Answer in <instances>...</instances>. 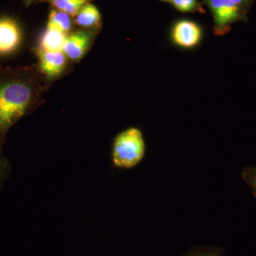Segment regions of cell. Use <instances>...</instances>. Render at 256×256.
I'll return each instance as SVG.
<instances>
[{
  "mask_svg": "<svg viewBox=\"0 0 256 256\" xmlns=\"http://www.w3.org/2000/svg\"><path fill=\"white\" fill-rule=\"evenodd\" d=\"M46 80L38 64L0 66V156L11 128L45 102Z\"/></svg>",
  "mask_w": 256,
  "mask_h": 256,
  "instance_id": "cell-1",
  "label": "cell"
},
{
  "mask_svg": "<svg viewBox=\"0 0 256 256\" xmlns=\"http://www.w3.org/2000/svg\"><path fill=\"white\" fill-rule=\"evenodd\" d=\"M146 154V143L142 131L138 128H128L114 138L111 162L118 169H132L140 164Z\"/></svg>",
  "mask_w": 256,
  "mask_h": 256,
  "instance_id": "cell-2",
  "label": "cell"
},
{
  "mask_svg": "<svg viewBox=\"0 0 256 256\" xmlns=\"http://www.w3.org/2000/svg\"><path fill=\"white\" fill-rule=\"evenodd\" d=\"M205 2L213 14L216 34H225L234 23L246 20L245 12L230 0H205Z\"/></svg>",
  "mask_w": 256,
  "mask_h": 256,
  "instance_id": "cell-3",
  "label": "cell"
},
{
  "mask_svg": "<svg viewBox=\"0 0 256 256\" xmlns=\"http://www.w3.org/2000/svg\"><path fill=\"white\" fill-rule=\"evenodd\" d=\"M22 41V32L18 22L11 18H0V56L11 54Z\"/></svg>",
  "mask_w": 256,
  "mask_h": 256,
  "instance_id": "cell-4",
  "label": "cell"
},
{
  "mask_svg": "<svg viewBox=\"0 0 256 256\" xmlns=\"http://www.w3.org/2000/svg\"><path fill=\"white\" fill-rule=\"evenodd\" d=\"M202 30L200 25L190 20H181L175 24L172 31V38L178 46L191 48L201 41Z\"/></svg>",
  "mask_w": 256,
  "mask_h": 256,
  "instance_id": "cell-5",
  "label": "cell"
},
{
  "mask_svg": "<svg viewBox=\"0 0 256 256\" xmlns=\"http://www.w3.org/2000/svg\"><path fill=\"white\" fill-rule=\"evenodd\" d=\"M36 53L40 60L38 64L40 70L48 80L56 78L63 72L66 65V56L63 52H48L38 48Z\"/></svg>",
  "mask_w": 256,
  "mask_h": 256,
  "instance_id": "cell-6",
  "label": "cell"
},
{
  "mask_svg": "<svg viewBox=\"0 0 256 256\" xmlns=\"http://www.w3.org/2000/svg\"><path fill=\"white\" fill-rule=\"evenodd\" d=\"M89 32L78 31L67 35L63 48V53L70 60H78L85 55L92 41Z\"/></svg>",
  "mask_w": 256,
  "mask_h": 256,
  "instance_id": "cell-7",
  "label": "cell"
},
{
  "mask_svg": "<svg viewBox=\"0 0 256 256\" xmlns=\"http://www.w3.org/2000/svg\"><path fill=\"white\" fill-rule=\"evenodd\" d=\"M67 35L63 32L47 28L40 42V50L48 52H63L64 43Z\"/></svg>",
  "mask_w": 256,
  "mask_h": 256,
  "instance_id": "cell-8",
  "label": "cell"
},
{
  "mask_svg": "<svg viewBox=\"0 0 256 256\" xmlns=\"http://www.w3.org/2000/svg\"><path fill=\"white\" fill-rule=\"evenodd\" d=\"M101 14L94 4L88 2L80 9L76 16V23L84 28H92L100 23Z\"/></svg>",
  "mask_w": 256,
  "mask_h": 256,
  "instance_id": "cell-9",
  "label": "cell"
},
{
  "mask_svg": "<svg viewBox=\"0 0 256 256\" xmlns=\"http://www.w3.org/2000/svg\"><path fill=\"white\" fill-rule=\"evenodd\" d=\"M46 28H54L68 34L72 28L70 15L60 10H52L48 16Z\"/></svg>",
  "mask_w": 256,
  "mask_h": 256,
  "instance_id": "cell-10",
  "label": "cell"
},
{
  "mask_svg": "<svg viewBox=\"0 0 256 256\" xmlns=\"http://www.w3.org/2000/svg\"><path fill=\"white\" fill-rule=\"evenodd\" d=\"M50 2L57 10L64 12L70 16H76L80 9L89 0H43Z\"/></svg>",
  "mask_w": 256,
  "mask_h": 256,
  "instance_id": "cell-11",
  "label": "cell"
},
{
  "mask_svg": "<svg viewBox=\"0 0 256 256\" xmlns=\"http://www.w3.org/2000/svg\"><path fill=\"white\" fill-rule=\"evenodd\" d=\"M225 252L216 246H194L181 256H224Z\"/></svg>",
  "mask_w": 256,
  "mask_h": 256,
  "instance_id": "cell-12",
  "label": "cell"
},
{
  "mask_svg": "<svg viewBox=\"0 0 256 256\" xmlns=\"http://www.w3.org/2000/svg\"><path fill=\"white\" fill-rule=\"evenodd\" d=\"M242 180L252 188V194L256 198V166H246L242 172Z\"/></svg>",
  "mask_w": 256,
  "mask_h": 256,
  "instance_id": "cell-13",
  "label": "cell"
},
{
  "mask_svg": "<svg viewBox=\"0 0 256 256\" xmlns=\"http://www.w3.org/2000/svg\"><path fill=\"white\" fill-rule=\"evenodd\" d=\"M172 3L176 10L182 12H194L198 8L196 0H172Z\"/></svg>",
  "mask_w": 256,
  "mask_h": 256,
  "instance_id": "cell-14",
  "label": "cell"
},
{
  "mask_svg": "<svg viewBox=\"0 0 256 256\" xmlns=\"http://www.w3.org/2000/svg\"><path fill=\"white\" fill-rule=\"evenodd\" d=\"M11 168L12 165L10 160L3 156H0V190L9 178Z\"/></svg>",
  "mask_w": 256,
  "mask_h": 256,
  "instance_id": "cell-15",
  "label": "cell"
},
{
  "mask_svg": "<svg viewBox=\"0 0 256 256\" xmlns=\"http://www.w3.org/2000/svg\"><path fill=\"white\" fill-rule=\"evenodd\" d=\"M245 12L246 10L252 3V0H230Z\"/></svg>",
  "mask_w": 256,
  "mask_h": 256,
  "instance_id": "cell-16",
  "label": "cell"
},
{
  "mask_svg": "<svg viewBox=\"0 0 256 256\" xmlns=\"http://www.w3.org/2000/svg\"><path fill=\"white\" fill-rule=\"evenodd\" d=\"M24 4L26 5V6H28L30 4H31L32 0H22Z\"/></svg>",
  "mask_w": 256,
  "mask_h": 256,
  "instance_id": "cell-17",
  "label": "cell"
},
{
  "mask_svg": "<svg viewBox=\"0 0 256 256\" xmlns=\"http://www.w3.org/2000/svg\"><path fill=\"white\" fill-rule=\"evenodd\" d=\"M162 1H164V2H172V0H162Z\"/></svg>",
  "mask_w": 256,
  "mask_h": 256,
  "instance_id": "cell-18",
  "label": "cell"
}]
</instances>
